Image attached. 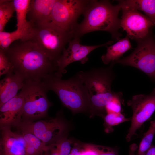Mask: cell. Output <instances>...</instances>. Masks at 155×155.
Wrapping results in <instances>:
<instances>
[{
    "mask_svg": "<svg viewBox=\"0 0 155 155\" xmlns=\"http://www.w3.org/2000/svg\"><path fill=\"white\" fill-rule=\"evenodd\" d=\"M61 119L57 117L36 121L23 120L15 127L33 134L48 145L56 143L66 136L67 126Z\"/></svg>",
    "mask_w": 155,
    "mask_h": 155,
    "instance_id": "52a82bcc",
    "label": "cell"
},
{
    "mask_svg": "<svg viewBox=\"0 0 155 155\" xmlns=\"http://www.w3.org/2000/svg\"><path fill=\"white\" fill-rule=\"evenodd\" d=\"M32 29L31 25L28 28L21 30L16 29L12 32H0V49L4 50L6 49L13 42L18 40H30Z\"/></svg>",
    "mask_w": 155,
    "mask_h": 155,
    "instance_id": "d6986e66",
    "label": "cell"
},
{
    "mask_svg": "<svg viewBox=\"0 0 155 155\" xmlns=\"http://www.w3.org/2000/svg\"><path fill=\"white\" fill-rule=\"evenodd\" d=\"M59 147L60 155H69L71 151V142L65 136L57 142Z\"/></svg>",
    "mask_w": 155,
    "mask_h": 155,
    "instance_id": "83f0119b",
    "label": "cell"
},
{
    "mask_svg": "<svg viewBox=\"0 0 155 155\" xmlns=\"http://www.w3.org/2000/svg\"><path fill=\"white\" fill-rule=\"evenodd\" d=\"M121 7L112 5L108 1L89 0L83 14L84 18L74 31L75 37H80L97 31L108 32L113 39L118 41L121 36L118 17Z\"/></svg>",
    "mask_w": 155,
    "mask_h": 155,
    "instance_id": "7a4b0ae2",
    "label": "cell"
},
{
    "mask_svg": "<svg viewBox=\"0 0 155 155\" xmlns=\"http://www.w3.org/2000/svg\"><path fill=\"white\" fill-rule=\"evenodd\" d=\"M120 5H125L143 12L155 26V0L118 1Z\"/></svg>",
    "mask_w": 155,
    "mask_h": 155,
    "instance_id": "ffe728a7",
    "label": "cell"
},
{
    "mask_svg": "<svg viewBox=\"0 0 155 155\" xmlns=\"http://www.w3.org/2000/svg\"><path fill=\"white\" fill-rule=\"evenodd\" d=\"M24 101L20 93L0 106V126H16L21 122Z\"/></svg>",
    "mask_w": 155,
    "mask_h": 155,
    "instance_id": "5bb4252c",
    "label": "cell"
},
{
    "mask_svg": "<svg viewBox=\"0 0 155 155\" xmlns=\"http://www.w3.org/2000/svg\"><path fill=\"white\" fill-rule=\"evenodd\" d=\"M116 93L112 91L90 96L89 112L90 116L97 115L104 117L106 113V106L113 100Z\"/></svg>",
    "mask_w": 155,
    "mask_h": 155,
    "instance_id": "ac0fdd59",
    "label": "cell"
},
{
    "mask_svg": "<svg viewBox=\"0 0 155 155\" xmlns=\"http://www.w3.org/2000/svg\"><path fill=\"white\" fill-rule=\"evenodd\" d=\"M96 155H118L115 150L109 147L93 145Z\"/></svg>",
    "mask_w": 155,
    "mask_h": 155,
    "instance_id": "f1b7e54d",
    "label": "cell"
},
{
    "mask_svg": "<svg viewBox=\"0 0 155 155\" xmlns=\"http://www.w3.org/2000/svg\"><path fill=\"white\" fill-rule=\"evenodd\" d=\"M30 0H14L13 2L16 14L17 30H22L30 26L26 20Z\"/></svg>",
    "mask_w": 155,
    "mask_h": 155,
    "instance_id": "7402d4cb",
    "label": "cell"
},
{
    "mask_svg": "<svg viewBox=\"0 0 155 155\" xmlns=\"http://www.w3.org/2000/svg\"><path fill=\"white\" fill-rule=\"evenodd\" d=\"M113 41H110L102 44L95 45H85L80 43V38L74 37L69 42L68 47L64 51L61 56L57 62V71L54 73L57 76L61 78L65 67L70 64L80 61L84 64L88 60V55L96 49L112 44Z\"/></svg>",
    "mask_w": 155,
    "mask_h": 155,
    "instance_id": "7c38bea8",
    "label": "cell"
},
{
    "mask_svg": "<svg viewBox=\"0 0 155 155\" xmlns=\"http://www.w3.org/2000/svg\"><path fill=\"white\" fill-rule=\"evenodd\" d=\"M42 81L45 89L54 92L63 105L73 113L89 112V92L77 73L67 80L62 79L54 73Z\"/></svg>",
    "mask_w": 155,
    "mask_h": 155,
    "instance_id": "3957f363",
    "label": "cell"
},
{
    "mask_svg": "<svg viewBox=\"0 0 155 155\" xmlns=\"http://www.w3.org/2000/svg\"><path fill=\"white\" fill-rule=\"evenodd\" d=\"M122 96L121 92H116L113 98L106 106L107 114L121 113V105L124 101Z\"/></svg>",
    "mask_w": 155,
    "mask_h": 155,
    "instance_id": "484cf974",
    "label": "cell"
},
{
    "mask_svg": "<svg viewBox=\"0 0 155 155\" xmlns=\"http://www.w3.org/2000/svg\"><path fill=\"white\" fill-rule=\"evenodd\" d=\"M56 0H31L27 15L32 26L41 25L51 21L53 5Z\"/></svg>",
    "mask_w": 155,
    "mask_h": 155,
    "instance_id": "9a60e30c",
    "label": "cell"
},
{
    "mask_svg": "<svg viewBox=\"0 0 155 155\" xmlns=\"http://www.w3.org/2000/svg\"><path fill=\"white\" fill-rule=\"evenodd\" d=\"M15 11L13 0H0V32L4 27Z\"/></svg>",
    "mask_w": 155,
    "mask_h": 155,
    "instance_id": "603a6c76",
    "label": "cell"
},
{
    "mask_svg": "<svg viewBox=\"0 0 155 155\" xmlns=\"http://www.w3.org/2000/svg\"><path fill=\"white\" fill-rule=\"evenodd\" d=\"M154 39H155V36H154Z\"/></svg>",
    "mask_w": 155,
    "mask_h": 155,
    "instance_id": "836d02e7",
    "label": "cell"
},
{
    "mask_svg": "<svg viewBox=\"0 0 155 155\" xmlns=\"http://www.w3.org/2000/svg\"><path fill=\"white\" fill-rule=\"evenodd\" d=\"M137 42V46L133 51L115 63L137 68L155 81V39L152 32Z\"/></svg>",
    "mask_w": 155,
    "mask_h": 155,
    "instance_id": "8992f818",
    "label": "cell"
},
{
    "mask_svg": "<svg viewBox=\"0 0 155 155\" xmlns=\"http://www.w3.org/2000/svg\"><path fill=\"white\" fill-rule=\"evenodd\" d=\"M129 38L127 36L119 39L115 44L107 47L106 53L101 57L103 63L106 65L119 59L123 54L131 48Z\"/></svg>",
    "mask_w": 155,
    "mask_h": 155,
    "instance_id": "e0dca14e",
    "label": "cell"
},
{
    "mask_svg": "<svg viewBox=\"0 0 155 155\" xmlns=\"http://www.w3.org/2000/svg\"><path fill=\"white\" fill-rule=\"evenodd\" d=\"M120 6L122 12L121 27L126 32L129 38L137 42L152 32L154 25L146 15L130 7Z\"/></svg>",
    "mask_w": 155,
    "mask_h": 155,
    "instance_id": "30bf717a",
    "label": "cell"
},
{
    "mask_svg": "<svg viewBox=\"0 0 155 155\" xmlns=\"http://www.w3.org/2000/svg\"><path fill=\"white\" fill-rule=\"evenodd\" d=\"M115 64L112 62L106 67L93 68L77 73L88 89L90 97L112 91L111 85L115 77L113 69Z\"/></svg>",
    "mask_w": 155,
    "mask_h": 155,
    "instance_id": "8fae6325",
    "label": "cell"
},
{
    "mask_svg": "<svg viewBox=\"0 0 155 155\" xmlns=\"http://www.w3.org/2000/svg\"><path fill=\"white\" fill-rule=\"evenodd\" d=\"M127 105L131 108L133 112L131 124L126 137V141L129 142L155 111V88L148 94L133 96L127 102Z\"/></svg>",
    "mask_w": 155,
    "mask_h": 155,
    "instance_id": "9c48e42d",
    "label": "cell"
},
{
    "mask_svg": "<svg viewBox=\"0 0 155 155\" xmlns=\"http://www.w3.org/2000/svg\"><path fill=\"white\" fill-rule=\"evenodd\" d=\"M145 155H155V146L152 145Z\"/></svg>",
    "mask_w": 155,
    "mask_h": 155,
    "instance_id": "1f68e13d",
    "label": "cell"
},
{
    "mask_svg": "<svg viewBox=\"0 0 155 155\" xmlns=\"http://www.w3.org/2000/svg\"><path fill=\"white\" fill-rule=\"evenodd\" d=\"M48 145L47 149L42 155H60L59 148L57 142Z\"/></svg>",
    "mask_w": 155,
    "mask_h": 155,
    "instance_id": "f546056e",
    "label": "cell"
},
{
    "mask_svg": "<svg viewBox=\"0 0 155 155\" xmlns=\"http://www.w3.org/2000/svg\"><path fill=\"white\" fill-rule=\"evenodd\" d=\"M25 80L13 72L6 75L0 82V106L16 96L22 88Z\"/></svg>",
    "mask_w": 155,
    "mask_h": 155,
    "instance_id": "2e32d148",
    "label": "cell"
},
{
    "mask_svg": "<svg viewBox=\"0 0 155 155\" xmlns=\"http://www.w3.org/2000/svg\"><path fill=\"white\" fill-rule=\"evenodd\" d=\"M14 72L13 66L4 51L0 49V76Z\"/></svg>",
    "mask_w": 155,
    "mask_h": 155,
    "instance_id": "4316f807",
    "label": "cell"
},
{
    "mask_svg": "<svg viewBox=\"0 0 155 155\" xmlns=\"http://www.w3.org/2000/svg\"><path fill=\"white\" fill-rule=\"evenodd\" d=\"M136 144L134 143L130 145L129 148V155H136L135 152L137 149Z\"/></svg>",
    "mask_w": 155,
    "mask_h": 155,
    "instance_id": "4dcf8cb0",
    "label": "cell"
},
{
    "mask_svg": "<svg viewBox=\"0 0 155 155\" xmlns=\"http://www.w3.org/2000/svg\"><path fill=\"white\" fill-rule=\"evenodd\" d=\"M0 127V155H27V144L20 131Z\"/></svg>",
    "mask_w": 155,
    "mask_h": 155,
    "instance_id": "4fadbf2b",
    "label": "cell"
},
{
    "mask_svg": "<svg viewBox=\"0 0 155 155\" xmlns=\"http://www.w3.org/2000/svg\"><path fill=\"white\" fill-rule=\"evenodd\" d=\"M21 90L19 93L24 101L22 121H33L45 117L52 104L42 81L25 80Z\"/></svg>",
    "mask_w": 155,
    "mask_h": 155,
    "instance_id": "5b68a950",
    "label": "cell"
},
{
    "mask_svg": "<svg viewBox=\"0 0 155 155\" xmlns=\"http://www.w3.org/2000/svg\"><path fill=\"white\" fill-rule=\"evenodd\" d=\"M69 155H72L71 154H70Z\"/></svg>",
    "mask_w": 155,
    "mask_h": 155,
    "instance_id": "d6a6232c",
    "label": "cell"
},
{
    "mask_svg": "<svg viewBox=\"0 0 155 155\" xmlns=\"http://www.w3.org/2000/svg\"><path fill=\"white\" fill-rule=\"evenodd\" d=\"M89 0H56L52 10L51 22L65 30L73 31L77 20L83 14Z\"/></svg>",
    "mask_w": 155,
    "mask_h": 155,
    "instance_id": "ba28073f",
    "label": "cell"
},
{
    "mask_svg": "<svg viewBox=\"0 0 155 155\" xmlns=\"http://www.w3.org/2000/svg\"><path fill=\"white\" fill-rule=\"evenodd\" d=\"M103 117L105 131L107 133L113 131V127L131 119V117L126 118L121 113H107Z\"/></svg>",
    "mask_w": 155,
    "mask_h": 155,
    "instance_id": "cb8c5ba5",
    "label": "cell"
},
{
    "mask_svg": "<svg viewBox=\"0 0 155 155\" xmlns=\"http://www.w3.org/2000/svg\"><path fill=\"white\" fill-rule=\"evenodd\" d=\"M155 134V120H154L151 121L148 130L144 134L138 149V155H145L152 145Z\"/></svg>",
    "mask_w": 155,
    "mask_h": 155,
    "instance_id": "d4e9b609",
    "label": "cell"
},
{
    "mask_svg": "<svg viewBox=\"0 0 155 155\" xmlns=\"http://www.w3.org/2000/svg\"><path fill=\"white\" fill-rule=\"evenodd\" d=\"M3 50L13 66L14 72L25 80L42 81L57 71V63L50 60L31 40L15 41Z\"/></svg>",
    "mask_w": 155,
    "mask_h": 155,
    "instance_id": "6da1fadb",
    "label": "cell"
},
{
    "mask_svg": "<svg viewBox=\"0 0 155 155\" xmlns=\"http://www.w3.org/2000/svg\"><path fill=\"white\" fill-rule=\"evenodd\" d=\"M31 38L51 60L56 63L61 56L65 46L74 37L73 31H68L51 22L32 26Z\"/></svg>",
    "mask_w": 155,
    "mask_h": 155,
    "instance_id": "277c9868",
    "label": "cell"
},
{
    "mask_svg": "<svg viewBox=\"0 0 155 155\" xmlns=\"http://www.w3.org/2000/svg\"><path fill=\"white\" fill-rule=\"evenodd\" d=\"M19 129L21 132L27 144V155H42L47 149L48 145L33 134Z\"/></svg>",
    "mask_w": 155,
    "mask_h": 155,
    "instance_id": "44dd1931",
    "label": "cell"
}]
</instances>
